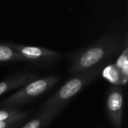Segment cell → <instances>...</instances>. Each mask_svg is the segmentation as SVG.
Instances as JSON below:
<instances>
[{
	"mask_svg": "<svg viewBox=\"0 0 128 128\" xmlns=\"http://www.w3.org/2000/svg\"><path fill=\"white\" fill-rule=\"evenodd\" d=\"M122 39L117 32L106 34L73 57L70 67L72 76L104 64L121 48Z\"/></svg>",
	"mask_w": 128,
	"mask_h": 128,
	"instance_id": "obj_1",
	"label": "cell"
},
{
	"mask_svg": "<svg viewBox=\"0 0 128 128\" xmlns=\"http://www.w3.org/2000/svg\"><path fill=\"white\" fill-rule=\"evenodd\" d=\"M104 64H100L93 68L74 75L67 81L53 96H51L41 106V110L52 109H62L72 98L82 91L87 85L96 78L101 73Z\"/></svg>",
	"mask_w": 128,
	"mask_h": 128,
	"instance_id": "obj_2",
	"label": "cell"
},
{
	"mask_svg": "<svg viewBox=\"0 0 128 128\" xmlns=\"http://www.w3.org/2000/svg\"><path fill=\"white\" fill-rule=\"evenodd\" d=\"M59 80V76H48L35 79L24 85L14 94L6 98L1 103V105L6 108H16L21 106L51 90Z\"/></svg>",
	"mask_w": 128,
	"mask_h": 128,
	"instance_id": "obj_3",
	"label": "cell"
},
{
	"mask_svg": "<svg viewBox=\"0 0 128 128\" xmlns=\"http://www.w3.org/2000/svg\"><path fill=\"white\" fill-rule=\"evenodd\" d=\"M8 44L23 58L26 62H46L57 60L60 58L62 54L57 53L53 50L40 46H26V45L16 44L13 42H8Z\"/></svg>",
	"mask_w": 128,
	"mask_h": 128,
	"instance_id": "obj_4",
	"label": "cell"
},
{
	"mask_svg": "<svg viewBox=\"0 0 128 128\" xmlns=\"http://www.w3.org/2000/svg\"><path fill=\"white\" fill-rule=\"evenodd\" d=\"M124 112V92L119 85L110 88L106 96V112L112 124L121 128Z\"/></svg>",
	"mask_w": 128,
	"mask_h": 128,
	"instance_id": "obj_5",
	"label": "cell"
},
{
	"mask_svg": "<svg viewBox=\"0 0 128 128\" xmlns=\"http://www.w3.org/2000/svg\"><path fill=\"white\" fill-rule=\"evenodd\" d=\"M37 78V75L29 72L17 73L15 75L10 76L0 82V96L18 88L23 87L24 85Z\"/></svg>",
	"mask_w": 128,
	"mask_h": 128,
	"instance_id": "obj_6",
	"label": "cell"
},
{
	"mask_svg": "<svg viewBox=\"0 0 128 128\" xmlns=\"http://www.w3.org/2000/svg\"><path fill=\"white\" fill-rule=\"evenodd\" d=\"M62 110V109H52V110H40L38 116H36L34 118L30 120L28 123L25 124L22 128H42L46 124L50 122L59 112Z\"/></svg>",
	"mask_w": 128,
	"mask_h": 128,
	"instance_id": "obj_7",
	"label": "cell"
},
{
	"mask_svg": "<svg viewBox=\"0 0 128 128\" xmlns=\"http://www.w3.org/2000/svg\"><path fill=\"white\" fill-rule=\"evenodd\" d=\"M23 60V58L8 44V42H0V63H12Z\"/></svg>",
	"mask_w": 128,
	"mask_h": 128,
	"instance_id": "obj_8",
	"label": "cell"
},
{
	"mask_svg": "<svg viewBox=\"0 0 128 128\" xmlns=\"http://www.w3.org/2000/svg\"><path fill=\"white\" fill-rule=\"evenodd\" d=\"M127 46H126L124 51L121 53L120 56L118 58L116 62L115 68L117 70L119 75L121 84L124 85L127 82V76H128V60H127Z\"/></svg>",
	"mask_w": 128,
	"mask_h": 128,
	"instance_id": "obj_9",
	"label": "cell"
},
{
	"mask_svg": "<svg viewBox=\"0 0 128 128\" xmlns=\"http://www.w3.org/2000/svg\"><path fill=\"white\" fill-rule=\"evenodd\" d=\"M28 112H21L15 108H6L0 110V122L9 120L12 118H25Z\"/></svg>",
	"mask_w": 128,
	"mask_h": 128,
	"instance_id": "obj_10",
	"label": "cell"
},
{
	"mask_svg": "<svg viewBox=\"0 0 128 128\" xmlns=\"http://www.w3.org/2000/svg\"><path fill=\"white\" fill-rule=\"evenodd\" d=\"M24 118H12L9 119V120H6V121H3V122H0V128H11L12 127L14 124H18L20 121Z\"/></svg>",
	"mask_w": 128,
	"mask_h": 128,
	"instance_id": "obj_11",
	"label": "cell"
},
{
	"mask_svg": "<svg viewBox=\"0 0 128 128\" xmlns=\"http://www.w3.org/2000/svg\"><path fill=\"white\" fill-rule=\"evenodd\" d=\"M11 128H18V127H11Z\"/></svg>",
	"mask_w": 128,
	"mask_h": 128,
	"instance_id": "obj_12",
	"label": "cell"
}]
</instances>
